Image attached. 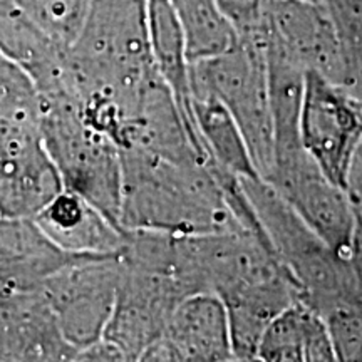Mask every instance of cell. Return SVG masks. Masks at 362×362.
I'll use <instances>...</instances> for the list:
<instances>
[{
  "instance_id": "cell-22",
  "label": "cell",
  "mask_w": 362,
  "mask_h": 362,
  "mask_svg": "<svg viewBox=\"0 0 362 362\" xmlns=\"http://www.w3.org/2000/svg\"><path fill=\"white\" fill-rule=\"evenodd\" d=\"M35 24L54 42L67 49L78 37L90 0H19Z\"/></svg>"
},
{
  "instance_id": "cell-8",
  "label": "cell",
  "mask_w": 362,
  "mask_h": 362,
  "mask_svg": "<svg viewBox=\"0 0 362 362\" xmlns=\"http://www.w3.org/2000/svg\"><path fill=\"white\" fill-rule=\"evenodd\" d=\"M62 188L37 117L0 111V216L34 218Z\"/></svg>"
},
{
  "instance_id": "cell-10",
  "label": "cell",
  "mask_w": 362,
  "mask_h": 362,
  "mask_svg": "<svg viewBox=\"0 0 362 362\" xmlns=\"http://www.w3.org/2000/svg\"><path fill=\"white\" fill-rule=\"evenodd\" d=\"M298 134L307 155L344 188L352 155L362 139V104L342 86L305 72Z\"/></svg>"
},
{
  "instance_id": "cell-3",
  "label": "cell",
  "mask_w": 362,
  "mask_h": 362,
  "mask_svg": "<svg viewBox=\"0 0 362 362\" xmlns=\"http://www.w3.org/2000/svg\"><path fill=\"white\" fill-rule=\"evenodd\" d=\"M262 232L305 304L325 317L362 298L349 257L327 245L260 176L242 178Z\"/></svg>"
},
{
  "instance_id": "cell-12",
  "label": "cell",
  "mask_w": 362,
  "mask_h": 362,
  "mask_svg": "<svg viewBox=\"0 0 362 362\" xmlns=\"http://www.w3.org/2000/svg\"><path fill=\"white\" fill-rule=\"evenodd\" d=\"M76 356L37 291L0 297V361H76Z\"/></svg>"
},
{
  "instance_id": "cell-7",
  "label": "cell",
  "mask_w": 362,
  "mask_h": 362,
  "mask_svg": "<svg viewBox=\"0 0 362 362\" xmlns=\"http://www.w3.org/2000/svg\"><path fill=\"white\" fill-rule=\"evenodd\" d=\"M188 296L192 291L180 272L146 269L119 260L115 309L103 339L115 346L124 361H139L165 334L176 305Z\"/></svg>"
},
{
  "instance_id": "cell-11",
  "label": "cell",
  "mask_w": 362,
  "mask_h": 362,
  "mask_svg": "<svg viewBox=\"0 0 362 362\" xmlns=\"http://www.w3.org/2000/svg\"><path fill=\"white\" fill-rule=\"evenodd\" d=\"M265 35L305 72L346 86V52L337 27L322 2L269 0Z\"/></svg>"
},
{
  "instance_id": "cell-28",
  "label": "cell",
  "mask_w": 362,
  "mask_h": 362,
  "mask_svg": "<svg viewBox=\"0 0 362 362\" xmlns=\"http://www.w3.org/2000/svg\"><path fill=\"white\" fill-rule=\"evenodd\" d=\"M347 257H349L352 269L356 272L357 282H359L361 291H362V223L361 221H357V228H356L354 238H352L349 255Z\"/></svg>"
},
{
  "instance_id": "cell-18",
  "label": "cell",
  "mask_w": 362,
  "mask_h": 362,
  "mask_svg": "<svg viewBox=\"0 0 362 362\" xmlns=\"http://www.w3.org/2000/svg\"><path fill=\"white\" fill-rule=\"evenodd\" d=\"M148 39L153 66L173 94L185 124L202 146L192 112V61L171 0H146Z\"/></svg>"
},
{
  "instance_id": "cell-26",
  "label": "cell",
  "mask_w": 362,
  "mask_h": 362,
  "mask_svg": "<svg viewBox=\"0 0 362 362\" xmlns=\"http://www.w3.org/2000/svg\"><path fill=\"white\" fill-rule=\"evenodd\" d=\"M238 34H259L265 30L269 0H216Z\"/></svg>"
},
{
  "instance_id": "cell-23",
  "label": "cell",
  "mask_w": 362,
  "mask_h": 362,
  "mask_svg": "<svg viewBox=\"0 0 362 362\" xmlns=\"http://www.w3.org/2000/svg\"><path fill=\"white\" fill-rule=\"evenodd\" d=\"M37 86L22 67L0 51V111L39 117Z\"/></svg>"
},
{
  "instance_id": "cell-5",
  "label": "cell",
  "mask_w": 362,
  "mask_h": 362,
  "mask_svg": "<svg viewBox=\"0 0 362 362\" xmlns=\"http://www.w3.org/2000/svg\"><path fill=\"white\" fill-rule=\"evenodd\" d=\"M265 30L240 34L218 56L192 62V88L214 94L242 131L260 178L274 163V119L267 76Z\"/></svg>"
},
{
  "instance_id": "cell-6",
  "label": "cell",
  "mask_w": 362,
  "mask_h": 362,
  "mask_svg": "<svg viewBox=\"0 0 362 362\" xmlns=\"http://www.w3.org/2000/svg\"><path fill=\"white\" fill-rule=\"evenodd\" d=\"M119 282L117 253L76 262L45 279L37 292L47 302L57 329L76 352L101 341Z\"/></svg>"
},
{
  "instance_id": "cell-19",
  "label": "cell",
  "mask_w": 362,
  "mask_h": 362,
  "mask_svg": "<svg viewBox=\"0 0 362 362\" xmlns=\"http://www.w3.org/2000/svg\"><path fill=\"white\" fill-rule=\"evenodd\" d=\"M257 359L262 362H332L337 357L324 317L304 300H296L265 329Z\"/></svg>"
},
{
  "instance_id": "cell-24",
  "label": "cell",
  "mask_w": 362,
  "mask_h": 362,
  "mask_svg": "<svg viewBox=\"0 0 362 362\" xmlns=\"http://www.w3.org/2000/svg\"><path fill=\"white\" fill-rule=\"evenodd\" d=\"M337 361H362V298L324 317Z\"/></svg>"
},
{
  "instance_id": "cell-15",
  "label": "cell",
  "mask_w": 362,
  "mask_h": 362,
  "mask_svg": "<svg viewBox=\"0 0 362 362\" xmlns=\"http://www.w3.org/2000/svg\"><path fill=\"white\" fill-rule=\"evenodd\" d=\"M220 298L228 314L237 362L259 361V346L269 324L293 302L302 300L300 288L288 272L248 284Z\"/></svg>"
},
{
  "instance_id": "cell-17",
  "label": "cell",
  "mask_w": 362,
  "mask_h": 362,
  "mask_svg": "<svg viewBox=\"0 0 362 362\" xmlns=\"http://www.w3.org/2000/svg\"><path fill=\"white\" fill-rule=\"evenodd\" d=\"M0 51L34 79L39 93L59 86L67 49L35 24L19 0H0Z\"/></svg>"
},
{
  "instance_id": "cell-2",
  "label": "cell",
  "mask_w": 362,
  "mask_h": 362,
  "mask_svg": "<svg viewBox=\"0 0 362 362\" xmlns=\"http://www.w3.org/2000/svg\"><path fill=\"white\" fill-rule=\"evenodd\" d=\"M156 76L146 0H90L83 29L66 51L56 90L71 101L101 96L131 103Z\"/></svg>"
},
{
  "instance_id": "cell-13",
  "label": "cell",
  "mask_w": 362,
  "mask_h": 362,
  "mask_svg": "<svg viewBox=\"0 0 362 362\" xmlns=\"http://www.w3.org/2000/svg\"><path fill=\"white\" fill-rule=\"evenodd\" d=\"M88 257L94 255L56 245L34 218L0 216V284L11 291H37L45 279Z\"/></svg>"
},
{
  "instance_id": "cell-16",
  "label": "cell",
  "mask_w": 362,
  "mask_h": 362,
  "mask_svg": "<svg viewBox=\"0 0 362 362\" xmlns=\"http://www.w3.org/2000/svg\"><path fill=\"white\" fill-rule=\"evenodd\" d=\"M34 220L56 245L72 253H119L126 237V232L112 225L93 203L66 188Z\"/></svg>"
},
{
  "instance_id": "cell-4",
  "label": "cell",
  "mask_w": 362,
  "mask_h": 362,
  "mask_svg": "<svg viewBox=\"0 0 362 362\" xmlns=\"http://www.w3.org/2000/svg\"><path fill=\"white\" fill-rule=\"evenodd\" d=\"M39 96L40 138L62 187L93 203L112 225L123 230L119 225L123 185L119 146L86 123L62 93Z\"/></svg>"
},
{
  "instance_id": "cell-27",
  "label": "cell",
  "mask_w": 362,
  "mask_h": 362,
  "mask_svg": "<svg viewBox=\"0 0 362 362\" xmlns=\"http://www.w3.org/2000/svg\"><path fill=\"white\" fill-rule=\"evenodd\" d=\"M344 189L347 192V197H349L352 208H354L357 221L362 223V139L357 144L354 155H352Z\"/></svg>"
},
{
  "instance_id": "cell-14",
  "label": "cell",
  "mask_w": 362,
  "mask_h": 362,
  "mask_svg": "<svg viewBox=\"0 0 362 362\" xmlns=\"http://www.w3.org/2000/svg\"><path fill=\"white\" fill-rule=\"evenodd\" d=\"M163 337L178 361H235L228 314L216 293L197 292L185 297L171 314Z\"/></svg>"
},
{
  "instance_id": "cell-21",
  "label": "cell",
  "mask_w": 362,
  "mask_h": 362,
  "mask_svg": "<svg viewBox=\"0 0 362 362\" xmlns=\"http://www.w3.org/2000/svg\"><path fill=\"white\" fill-rule=\"evenodd\" d=\"M192 62L218 56L238 42L240 34L216 0H171Z\"/></svg>"
},
{
  "instance_id": "cell-20",
  "label": "cell",
  "mask_w": 362,
  "mask_h": 362,
  "mask_svg": "<svg viewBox=\"0 0 362 362\" xmlns=\"http://www.w3.org/2000/svg\"><path fill=\"white\" fill-rule=\"evenodd\" d=\"M192 112L194 131L210 165L242 178L260 176L242 131L220 99L206 90L192 88Z\"/></svg>"
},
{
  "instance_id": "cell-9",
  "label": "cell",
  "mask_w": 362,
  "mask_h": 362,
  "mask_svg": "<svg viewBox=\"0 0 362 362\" xmlns=\"http://www.w3.org/2000/svg\"><path fill=\"white\" fill-rule=\"evenodd\" d=\"M264 180L334 250L349 255L357 216L347 192L334 183L304 148L277 156Z\"/></svg>"
},
{
  "instance_id": "cell-25",
  "label": "cell",
  "mask_w": 362,
  "mask_h": 362,
  "mask_svg": "<svg viewBox=\"0 0 362 362\" xmlns=\"http://www.w3.org/2000/svg\"><path fill=\"white\" fill-rule=\"evenodd\" d=\"M327 8L347 56L362 52V0H320Z\"/></svg>"
},
{
  "instance_id": "cell-1",
  "label": "cell",
  "mask_w": 362,
  "mask_h": 362,
  "mask_svg": "<svg viewBox=\"0 0 362 362\" xmlns=\"http://www.w3.org/2000/svg\"><path fill=\"white\" fill-rule=\"evenodd\" d=\"M119 225L178 237L247 232L210 165L171 161L138 148L121 149Z\"/></svg>"
}]
</instances>
